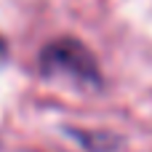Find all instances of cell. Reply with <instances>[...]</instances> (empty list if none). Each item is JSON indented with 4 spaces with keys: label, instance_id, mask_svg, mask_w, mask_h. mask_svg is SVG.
Returning <instances> with one entry per match:
<instances>
[{
    "label": "cell",
    "instance_id": "1",
    "mask_svg": "<svg viewBox=\"0 0 152 152\" xmlns=\"http://www.w3.org/2000/svg\"><path fill=\"white\" fill-rule=\"evenodd\" d=\"M40 69L43 75L48 77H72L77 83H86V86H96L99 83V72H96V64H94V56L77 43V40H56L51 43L43 56H40Z\"/></svg>",
    "mask_w": 152,
    "mask_h": 152
},
{
    "label": "cell",
    "instance_id": "2",
    "mask_svg": "<svg viewBox=\"0 0 152 152\" xmlns=\"http://www.w3.org/2000/svg\"><path fill=\"white\" fill-rule=\"evenodd\" d=\"M5 59V45H3V40H0V61Z\"/></svg>",
    "mask_w": 152,
    "mask_h": 152
}]
</instances>
